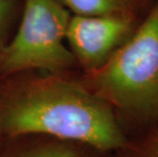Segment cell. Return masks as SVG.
<instances>
[{"instance_id": "6da1fadb", "label": "cell", "mask_w": 158, "mask_h": 157, "mask_svg": "<svg viewBox=\"0 0 158 157\" xmlns=\"http://www.w3.org/2000/svg\"><path fill=\"white\" fill-rule=\"evenodd\" d=\"M0 80L7 82L3 87L0 129L8 135L46 134L101 150L126 145L112 106L80 79L19 73Z\"/></svg>"}, {"instance_id": "7a4b0ae2", "label": "cell", "mask_w": 158, "mask_h": 157, "mask_svg": "<svg viewBox=\"0 0 158 157\" xmlns=\"http://www.w3.org/2000/svg\"><path fill=\"white\" fill-rule=\"evenodd\" d=\"M91 92L143 121L158 118V0L102 68L83 73Z\"/></svg>"}, {"instance_id": "3957f363", "label": "cell", "mask_w": 158, "mask_h": 157, "mask_svg": "<svg viewBox=\"0 0 158 157\" xmlns=\"http://www.w3.org/2000/svg\"><path fill=\"white\" fill-rule=\"evenodd\" d=\"M70 16L60 0H23L15 32L0 51V79L32 72L69 76L78 66L66 45Z\"/></svg>"}, {"instance_id": "277c9868", "label": "cell", "mask_w": 158, "mask_h": 157, "mask_svg": "<svg viewBox=\"0 0 158 157\" xmlns=\"http://www.w3.org/2000/svg\"><path fill=\"white\" fill-rule=\"evenodd\" d=\"M143 18L72 14L66 45L84 73L95 72L130 38Z\"/></svg>"}, {"instance_id": "5b68a950", "label": "cell", "mask_w": 158, "mask_h": 157, "mask_svg": "<svg viewBox=\"0 0 158 157\" xmlns=\"http://www.w3.org/2000/svg\"><path fill=\"white\" fill-rule=\"evenodd\" d=\"M72 14L144 18L155 0H60Z\"/></svg>"}, {"instance_id": "8992f818", "label": "cell", "mask_w": 158, "mask_h": 157, "mask_svg": "<svg viewBox=\"0 0 158 157\" xmlns=\"http://www.w3.org/2000/svg\"><path fill=\"white\" fill-rule=\"evenodd\" d=\"M23 0H0V51L9 41L21 16Z\"/></svg>"}, {"instance_id": "52a82bcc", "label": "cell", "mask_w": 158, "mask_h": 157, "mask_svg": "<svg viewBox=\"0 0 158 157\" xmlns=\"http://www.w3.org/2000/svg\"><path fill=\"white\" fill-rule=\"evenodd\" d=\"M23 157H77L72 150L63 147H49L46 149H40L30 152Z\"/></svg>"}, {"instance_id": "ba28073f", "label": "cell", "mask_w": 158, "mask_h": 157, "mask_svg": "<svg viewBox=\"0 0 158 157\" xmlns=\"http://www.w3.org/2000/svg\"><path fill=\"white\" fill-rule=\"evenodd\" d=\"M145 157H158V134L151 142Z\"/></svg>"}]
</instances>
